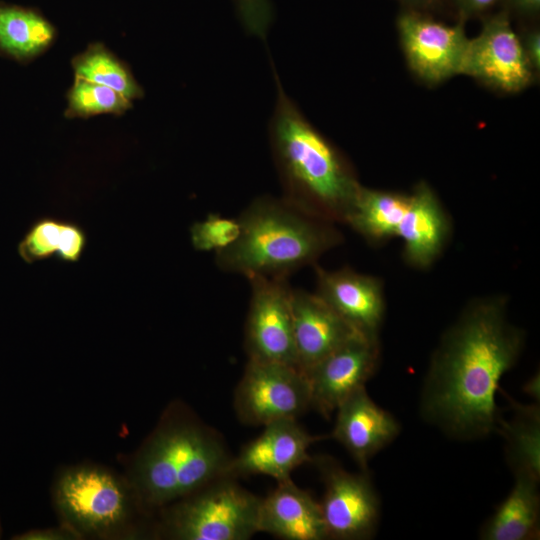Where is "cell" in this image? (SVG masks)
Segmentation results:
<instances>
[{
  "mask_svg": "<svg viewBox=\"0 0 540 540\" xmlns=\"http://www.w3.org/2000/svg\"><path fill=\"white\" fill-rule=\"evenodd\" d=\"M523 344V332L508 319L504 296L469 302L432 355L422 390L423 417L460 439L495 431L499 382Z\"/></svg>",
  "mask_w": 540,
  "mask_h": 540,
  "instance_id": "cell-1",
  "label": "cell"
},
{
  "mask_svg": "<svg viewBox=\"0 0 540 540\" xmlns=\"http://www.w3.org/2000/svg\"><path fill=\"white\" fill-rule=\"evenodd\" d=\"M270 144L283 199L329 222H344L361 186L336 149L303 117L278 83Z\"/></svg>",
  "mask_w": 540,
  "mask_h": 540,
  "instance_id": "cell-2",
  "label": "cell"
},
{
  "mask_svg": "<svg viewBox=\"0 0 540 540\" xmlns=\"http://www.w3.org/2000/svg\"><path fill=\"white\" fill-rule=\"evenodd\" d=\"M240 234L215 253L223 272L285 278L339 245L343 236L332 222L311 216L283 198L260 196L237 217Z\"/></svg>",
  "mask_w": 540,
  "mask_h": 540,
  "instance_id": "cell-3",
  "label": "cell"
},
{
  "mask_svg": "<svg viewBox=\"0 0 540 540\" xmlns=\"http://www.w3.org/2000/svg\"><path fill=\"white\" fill-rule=\"evenodd\" d=\"M232 457L212 427L193 416L171 415L141 449L133 481L145 504L163 506L228 476Z\"/></svg>",
  "mask_w": 540,
  "mask_h": 540,
  "instance_id": "cell-4",
  "label": "cell"
},
{
  "mask_svg": "<svg viewBox=\"0 0 540 540\" xmlns=\"http://www.w3.org/2000/svg\"><path fill=\"white\" fill-rule=\"evenodd\" d=\"M261 497L223 476L179 499L166 518L172 538L247 540L258 533Z\"/></svg>",
  "mask_w": 540,
  "mask_h": 540,
  "instance_id": "cell-5",
  "label": "cell"
},
{
  "mask_svg": "<svg viewBox=\"0 0 540 540\" xmlns=\"http://www.w3.org/2000/svg\"><path fill=\"white\" fill-rule=\"evenodd\" d=\"M55 500L76 531L104 534L124 525L131 514L127 486L107 470L83 466L68 470L58 480Z\"/></svg>",
  "mask_w": 540,
  "mask_h": 540,
  "instance_id": "cell-6",
  "label": "cell"
},
{
  "mask_svg": "<svg viewBox=\"0 0 540 540\" xmlns=\"http://www.w3.org/2000/svg\"><path fill=\"white\" fill-rule=\"evenodd\" d=\"M237 418L245 425L264 426L297 419L311 408L306 375L297 367L248 359L233 399Z\"/></svg>",
  "mask_w": 540,
  "mask_h": 540,
  "instance_id": "cell-7",
  "label": "cell"
},
{
  "mask_svg": "<svg viewBox=\"0 0 540 540\" xmlns=\"http://www.w3.org/2000/svg\"><path fill=\"white\" fill-rule=\"evenodd\" d=\"M251 298L245 323L248 359L298 367L291 295L285 278L247 277Z\"/></svg>",
  "mask_w": 540,
  "mask_h": 540,
  "instance_id": "cell-8",
  "label": "cell"
},
{
  "mask_svg": "<svg viewBox=\"0 0 540 540\" xmlns=\"http://www.w3.org/2000/svg\"><path fill=\"white\" fill-rule=\"evenodd\" d=\"M317 465L325 485L320 506L327 538L371 537L379 522L380 502L367 471L350 473L327 457Z\"/></svg>",
  "mask_w": 540,
  "mask_h": 540,
  "instance_id": "cell-9",
  "label": "cell"
},
{
  "mask_svg": "<svg viewBox=\"0 0 540 540\" xmlns=\"http://www.w3.org/2000/svg\"><path fill=\"white\" fill-rule=\"evenodd\" d=\"M378 337L355 333L309 369L305 375L311 408L329 418L354 391L364 387L379 362Z\"/></svg>",
  "mask_w": 540,
  "mask_h": 540,
  "instance_id": "cell-10",
  "label": "cell"
},
{
  "mask_svg": "<svg viewBox=\"0 0 540 540\" xmlns=\"http://www.w3.org/2000/svg\"><path fill=\"white\" fill-rule=\"evenodd\" d=\"M523 44L502 15L488 21L468 41L461 74L478 78L504 91H519L532 77Z\"/></svg>",
  "mask_w": 540,
  "mask_h": 540,
  "instance_id": "cell-11",
  "label": "cell"
},
{
  "mask_svg": "<svg viewBox=\"0 0 540 540\" xmlns=\"http://www.w3.org/2000/svg\"><path fill=\"white\" fill-rule=\"evenodd\" d=\"M263 432L246 443L233 456L227 475L240 478L266 475L276 482L291 478V473L312 458L310 446L325 438L311 435L301 427L297 419H282L263 426Z\"/></svg>",
  "mask_w": 540,
  "mask_h": 540,
  "instance_id": "cell-12",
  "label": "cell"
},
{
  "mask_svg": "<svg viewBox=\"0 0 540 540\" xmlns=\"http://www.w3.org/2000/svg\"><path fill=\"white\" fill-rule=\"evenodd\" d=\"M398 28L408 62L420 77L439 82L461 74L469 41L462 26L405 14Z\"/></svg>",
  "mask_w": 540,
  "mask_h": 540,
  "instance_id": "cell-13",
  "label": "cell"
},
{
  "mask_svg": "<svg viewBox=\"0 0 540 540\" xmlns=\"http://www.w3.org/2000/svg\"><path fill=\"white\" fill-rule=\"evenodd\" d=\"M315 293L355 330L378 337L385 313L381 281L349 267L326 270L315 264Z\"/></svg>",
  "mask_w": 540,
  "mask_h": 540,
  "instance_id": "cell-14",
  "label": "cell"
},
{
  "mask_svg": "<svg viewBox=\"0 0 540 540\" xmlns=\"http://www.w3.org/2000/svg\"><path fill=\"white\" fill-rule=\"evenodd\" d=\"M400 433L392 414L378 406L365 386L354 391L336 409L332 437L349 452L362 471L369 460Z\"/></svg>",
  "mask_w": 540,
  "mask_h": 540,
  "instance_id": "cell-15",
  "label": "cell"
},
{
  "mask_svg": "<svg viewBox=\"0 0 540 540\" xmlns=\"http://www.w3.org/2000/svg\"><path fill=\"white\" fill-rule=\"evenodd\" d=\"M291 305L298 367L304 374L359 332L315 292L292 288Z\"/></svg>",
  "mask_w": 540,
  "mask_h": 540,
  "instance_id": "cell-16",
  "label": "cell"
},
{
  "mask_svg": "<svg viewBox=\"0 0 540 540\" xmlns=\"http://www.w3.org/2000/svg\"><path fill=\"white\" fill-rule=\"evenodd\" d=\"M258 531L284 540L328 539L320 502L291 478L277 482L276 487L261 498Z\"/></svg>",
  "mask_w": 540,
  "mask_h": 540,
  "instance_id": "cell-17",
  "label": "cell"
},
{
  "mask_svg": "<svg viewBox=\"0 0 540 540\" xmlns=\"http://www.w3.org/2000/svg\"><path fill=\"white\" fill-rule=\"evenodd\" d=\"M450 230L447 213L435 193L427 184H419L410 194L396 236L403 241L405 261L416 268L430 266L445 247Z\"/></svg>",
  "mask_w": 540,
  "mask_h": 540,
  "instance_id": "cell-18",
  "label": "cell"
},
{
  "mask_svg": "<svg viewBox=\"0 0 540 540\" xmlns=\"http://www.w3.org/2000/svg\"><path fill=\"white\" fill-rule=\"evenodd\" d=\"M515 483L480 532L485 540H530L539 536V493L536 478L514 472Z\"/></svg>",
  "mask_w": 540,
  "mask_h": 540,
  "instance_id": "cell-19",
  "label": "cell"
},
{
  "mask_svg": "<svg viewBox=\"0 0 540 540\" xmlns=\"http://www.w3.org/2000/svg\"><path fill=\"white\" fill-rule=\"evenodd\" d=\"M409 203L410 194L360 186L343 223L370 242H382L397 236Z\"/></svg>",
  "mask_w": 540,
  "mask_h": 540,
  "instance_id": "cell-20",
  "label": "cell"
},
{
  "mask_svg": "<svg viewBox=\"0 0 540 540\" xmlns=\"http://www.w3.org/2000/svg\"><path fill=\"white\" fill-rule=\"evenodd\" d=\"M87 247L85 230L76 222L44 217L36 220L17 246L19 257L28 264L51 257L75 263Z\"/></svg>",
  "mask_w": 540,
  "mask_h": 540,
  "instance_id": "cell-21",
  "label": "cell"
},
{
  "mask_svg": "<svg viewBox=\"0 0 540 540\" xmlns=\"http://www.w3.org/2000/svg\"><path fill=\"white\" fill-rule=\"evenodd\" d=\"M55 37L53 26L39 14L20 7H0V51L17 60L43 52Z\"/></svg>",
  "mask_w": 540,
  "mask_h": 540,
  "instance_id": "cell-22",
  "label": "cell"
},
{
  "mask_svg": "<svg viewBox=\"0 0 540 540\" xmlns=\"http://www.w3.org/2000/svg\"><path fill=\"white\" fill-rule=\"evenodd\" d=\"M510 420L499 417L497 428L506 440V455L513 472L540 476V412L537 405L513 402Z\"/></svg>",
  "mask_w": 540,
  "mask_h": 540,
  "instance_id": "cell-23",
  "label": "cell"
},
{
  "mask_svg": "<svg viewBox=\"0 0 540 540\" xmlns=\"http://www.w3.org/2000/svg\"><path fill=\"white\" fill-rule=\"evenodd\" d=\"M75 76L112 88L130 101L142 90L131 73L101 45L90 46L73 60Z\"/></svg>",
  "mask_w": 540,
  "mask_h": 540,
  "instance_id": "cell-24",
  "label": "cell"
},
{
  "mask_svg": "<svg viewBox=\"0 0 540 540\" xmlns=\"http://www.w3.org/2000/svg\"><path fill=\"white\" fill-rule=\"evenodd\" d=\"M130 107L131 101L116 90L78 77L68 95V113L73 116L121 114Z\"/></svg>",
  "mask_w": 540,
  "mask_h": 540,
  "instance_id": "cell-25",
  "label": "cell"
},
{
  "mask_svg": "<svg viewBox=\"0 0 540 540\" xmlns=\"http://www.w3.org/2000/svg\"><path fill=\"white\" fill-rule=\"evenodd\" d=\"M237 218L210 213L194 222L189 230L192 247L199 252H218L232 245L240 234Z\"/></svg>",
  "mask_w": 540,
  "mask_h": 540,
  "instance_id": "cell-26",
  "label": "cell"
},
{
  "mask_svg": "<svg viewBox=\"0 0 540 540\" xmlns=\"http://www.w3.org/2000/svg\"><path fill=\"white\" fill-rule=\"evenodd\" d=\"M74 534H68L64 530L48 529V530H33L14 537L18 540H48V539H67Z\"/></svg>",
  "mask_w": 540,
  "mask_h": 540,
  "instance_id": "cell-27",
  "label": "cell"
},
{
  "mask_svg": "<svg viewBox=\"0 0 540 540\" xmlns=\"http://www.w3.org/2000/svg\"><path fill=\"white\" fill-rule=\"evenodd\" d=\"M526 56L533 68L539 69L540 66V35L538 32L529 34L523 45Z\"/></svg>",
  "mask_w": 540,
  "mask_h": 540,
  "instance_id": "cell-28",
  "label": "cell"
},
{
  "mask_svg": "<svg viewBox=\"0 0 540 540\" xmlns=\"http://www.w3.org/2000/svg\"><path fill=\"white\" fill-rule=\"evenodd\" d=\"M539 374L534 375L524 386V391L536 400H539Z\"/></svg>",
  "mask_w": 540,
  "mask_h": 540,
  "instance_id": "cell-29",
  "label": "cell"
},
{
  "mask_svg": "<svg viewBox=\"0 0 540 540\" xmlns=\"http://www.w3.org/2000/svg\"><path fill=\"white\" fill-rule=\"evenodd\" d=\"M495 0H461L462 4L471 11L483 10L489 7Z\"/></svg>",
  "mask_w": 540,
  "mask_h": 540,
  "instance_id": "cell-30",
  "label": "cell"
},
{
  "mask_svg": "<svg viewBox=\"0 0 540 540\" xmlns=\"http://www.w3.org/2000/svg\"><path fill=\"white\" fill-rule=\"evenodd\" d=\"M516 3L526 10H538L540 0H516Z\"/></svg>",
  "mask_w": 540,
  "mask_h": 540,
  "instance_id": "cell-31",
  "label": "cell"
}]
</instances>
